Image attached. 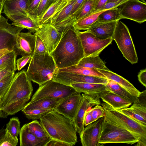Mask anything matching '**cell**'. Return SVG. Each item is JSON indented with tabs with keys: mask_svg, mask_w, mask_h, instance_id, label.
I'll use <instances>...</instances> for the list:
<instances>
[{
	"mask_svg": "<svg viewBox=\"0 0 146 146\" xmlns=\"http://www.w3.org/2000/svg\"><path fill=\"white\" fill-rule=\"evenodd\" d=\"M63 99L44 98L29 102L22 110L36 109L53 110Z\"/></svg>",
	"mask_w": 146,
	"mask_h": 146,
	"instance_id": "27",
	"label": "cell"
},
{
	"mask_svg": "<svg viewBox=\"0 0 146 146\" xmlns=\"http://www.w3.org/2000/svg\"><path fill=\"white\" fill-rule=\"evenodd\" d=\"M121 19L118 7L106 10L99 15L98 22L119 20Z\"/></svg>",
	"mask_w": 146,
	"mask_h": 146,
	"instance_id": "33",
	"label": "cell"
},
{
	"mask_svg": "<svg viewBox=\"0 0 146 146\" xmlns=\"http://www.w3.org/2000/svg\"><path fill=\"white\" fill-rule=\"evenodd\" d=\"M112 38L126 59L132 64L138 62V57L129 30L122 22H117Z\"/></svg>",
	"mask_w": 146,
	"mask_h": 146,
	"instance_id": "7",
	"label": "cell"
},
{
	"mask_svg": "<svg viewBox=\"0 0 146 146\" xmlns=\"http://www.w3.org/2000/svg\"><path fill=\"white\" fill-rule=\"evenodd\" d=\"M16 58L0 66V80L5 76L17 70Z\"/></svg>",
	"mask_w": 146,
	"mask_h": 146,
	"instance_id": "35",
	"label": "cell"
},
{
	"mask_svg": "<svg viewBox=\"0 0 146 146\" xmlns=\"http://www.w3.org/2000/svg\"><path fill=\"white\" fill-rule=\"evenodd\" d=\"M58 69L61 71L83 75L95 76L107 79L106 77L97 69L78 67L74 65L62 69L58 68Z\"/></svg>",
	"mask_w": 146,
	"mask_h": 146,
	"instance_id": "31",
	"label": "cell"
},
{
	"mask_svg": "<svg viewBox=\"0 0 146 146\" xmlns=\"http://www.w3.org/2000/svg\"><path fill=\"white\" fill-rule=\"evenodd\" d=\"M82 99L80 105L73 122L77 132L80 135L84 129V117L87 110L101 104L100 97L96 95L82 94Z\"/></svg>",
	"mask_w": 146,
	"mask_h": 146,
	"instance_id": "15",
	"label": "cell"
},
{
	"mask_svg": "<svg viewBox=\"0 0 146 146\" xmlns=\"http://www.w3.org/2000/svg\"><path fill=\"white\" fill-rule=\"evenodd\" d=\"M140 138V136L107 121L104 116L98 141L102 146L109 143H121L132 145L137 143Z\"/></svg>",
	"mask_w": 146,
	"mask_h": 146,
	"instance_id": "5",
	"label": "cell"
},
{
	"mask_svg": "<svg viewBox=\"0 0 146 146\" xmlns=\"http://www.w3.org/2000/svg\"><path fill=\"white\" fill-rule=\"evenodd\" d=\"M17 57L15 52L13 50L9 52L0 58V66L8 62Z\"/></svg>",
	"mask_w": 146,
	"mask_h": 146,
	"instance_id": "45",
	"label": "cell"
},
{
	"mask_svg": "<svg viewBox=\"0 0 146 146\" xmlns=\"http://www.w3.org/2000/svg\"><path fill=\"white\" fill-rule=\"evenodd\" d=\"M54 0H41L36 13L37 18L42 15Z\"/></svg>",
	"mask_w": 146,
	"mask_h": 146,
	"instance_id": "43",
	"label": "cell"
},
{
	"mask_svg": "<svg viewBox=\"0 0 146 146\" xmlns=\"http://www.w3.org/2000/svg\"><path fill=\"white\" fill-rule=\"evenodd\" d=\"M92 114V108H90L86 111L84 115V126H86L93 122Z\"/></svg>",
	"mask_w": 146,
	"mask_h": 146,
	"instance_id": "47",
	"label": "cell"
},
{
	"mask_svg": "<svg viewBox=\"0 0 146 146\" xmlns=\"http://www.w3.org/2000/svg\"><path fill=\"white\" fill-rule=\"evenodd\" d=\"M119 21L102 23L98 22L87 30L101 39L112 37Z\"/></svg>",
	"mask_w": 146,
	"mask_h": 146,
	"instance_id": "19",
	"label": "cell"
},
{
	"mask_svg": "<svg viewBox=\"0 0 146 146\" xmlns=\"http://www.w3.org/2000/svg\"><path fill=\"white\" fill-rule=\"evenodd\" d=\"M81 93L77 92L64 99L54 110L73 121L82 101Z\"/></svg>",
	"mask_w": 146,
	"mask_h": 146,
	"instance_id": "13",
	"label": "cell"
},
{
	"mask_svg": "<svg viewBox=\"0 0 146 146\" xmlns=\"http://www.w3.org/2000/svg\"><path fill=\"white\" fill-rule=\"evenodd\" d=\"M68 0H54L43 14L37 18L38 24L39 25L50 23L51 17L67 3Z\"/></svg>",
	"mask_w": 146,
	"mask_h": 146,
	"instance_id": "26",
	"label": "cell"
},
{
	"mask_svg": "<svg viewBox=\"0 0 146 146\" xmlns=\"http://www.w3.org/2000/svg\"><path fill=\"white\" fill-rule=\"evenodd\" d=\"M19 135L21 146H44L46 143L36 137L30 131L27 123L21 128Z\"/></svg>",
	"mask_w": 146,
	"mask_h": 146,
	"instance_id": "24",
	"label": "cell"
},
{
	"mask_svg": "<svg viewBox=\"0 0 146 146\" xmlns=\"http://www.w3.org/2000/svg\"><path fill=\"white\" fill-rule=\"evenodd\" d=\"M102 105L105 111L104 117L107 121L140 136L139 140L146 143V126L124 114L119 110L114 109L105 102Z\"/></svg>",
	"mask_w": 146,
	"mask_h": 146,
	"instance_id": "6",
	"label": "cell"
},
{
	"mask_svg": "<svg viewBox=\"0 0 146 146\" xmlns=\"http://www.w3.org/2000/svg\"><path fill=\"white\" fill-rule=\"evenodd\" d=\"M72 145L59 140L51 139L44 146H72Z\"/></svg>",
	"mask_w": 146,
	"mask_h": 146,
	"instance_id": "48",
	"label": "cell"
},
{
	"mask_svg": "<svg viewBox=\"0 0 146 146\" xmlns=\"http://www.w3.org/2000/svg\"><path fill=\"white\" fill-rule=\"evenodd\" d=\"M117 7L121 19H127L139 23L146 21V3L139 0H128Z\"/></svg>",
	"mask_w": 146,
	"mask_h": 146,
	"instance_id": "10",
	"label": "cell"
},
{
	"mask_svg": "<svg viewBox=\"0 0 146 146\" xmlns=\"http://www.w3.org/2000/svg\"><path fill=\"white\" fill-rule=\"evenodd\" d=\"M30 31L17 34L15 38L13 50L17 56H22L33 54L35 49V36Z\"/></svg>",
	"mask_w": 146,
	"mask_h": 146,
	"instance_id": "16",
	"label": "cell"
},
{
	"mask_svg": "<svg viewBox=\"0 0 146 146\" xmlns=\"http://www.w3.org/2000/svg\"><path fill=\"white\" fill-rule=\"evenodd\" d=\"M139 81L145 87H146V69L141 70L138 75Z\"/></svg>",
	"mask_w": 146,
	"mask_h": 146,
	"instance_id": "49",
	"label": "cell"
},
{
	"mask_svg": "<svg viewBox=\"0 0 146 146\" xmlns=\"http://www.w3.org/2000/svg\"><path fill=\"white\" fill-rule=\"evenodd\" d=\"M84 0H76L74 5L70 16L75 13L83 3Z\"/></svg>",
	"mask_w": 146,
	"mask_h": 146,
	"instance_id": "51",
	"label": "cell"
},
{
	"mask_svg": "<svg viewBox=\"0 0 146 146\" xmlns=\"http://www.w3.org/2000/svg\"><path fill=\"white\" fill-rule=\"evenodd\" d=\"M119 0H108L107 3H115L117 2Z\"/></svg>",
	"mask_w": 146,
	"mask_h": 146,
	"instance_id": "56",
	"label": "cell"
},
{
	"mask_svg": "<svg viewBox=\"0 0 146 146\" xmlns=\"http://www.w3.org/2000/svg\"><path fill=\"white\" fill-rule=\"evenodd\" d=\"M61 34L59 42L50 54L58 69L76 65L84 57L80 39L73 25L65 28Z\"/></svg>",
	"mask_w": 146,
	"mask_h": 146,
	"instance_id": "2",
	"label": "cell"
},
{
	"mask_svg": "<svg viewBox=\"0 0 146 146\" xmlns=\"http://www.w3.org/2000/svg\"><path fill=\"white\" fill-rule=\"evenodd\" d=\"M100 98L104 102L115 109L120 110L129 107L132 103L112 92L108 91L102 95Z\"/></svg>",
	"mask_w": 146,
	"mask_h": 146,
	"instance_id": "23",
	"label": "cell"
},
{
	"mask_svg": "<svg viewBox=\"0 0 146 146\" xmlns=\"http://www.w3.org/2000/svg\"><path fill=\"white\" fill-rule=\"evenodd\" d=\"M33 34L35 36V43L34 53L38 54H44L47 51L44 44L38 36Z\"/></svg>",
	"mask_w": 146,
	"mask_h": 146,
	"instance_id": "42",
	"label": "cell"
},
{
	"mask_svg": "<svg viewBox=\"0 0 146 146\" xmlns=\"http://www.w3.org/2000/svg\"><path fill=\"white\" fill-rule=\"evenodd\" d=\"M41 0H28V11L30 16L37 21L36 13Z\"/></svg>",
	"mask_w": 146,
	"mask_h": 146,
	"instance_id": "39",
	"label": "cell"
},
{
	"mask_svg": "<svg viewBox=\"0 0 146 146\" xmlns=\"http://www.w3.org/2000/svg\"><path fill=\"white\" fill-rule=\"evenodd\" d=\"M40 123L51 139L73 146L77 142L73 121L54 110L40 117Z\"/></svg>",
	"mask_w": 146,
	"mask_h": 146,
	"instance_id": "3",
	"label": "cell"
},
{
	"mask_svg": "<svg viewBox=\"0 0 146 146\" xmlns=\"http://www.w3.org/2000/svg\"><path fill=\"white\" fill-rule=\"evenodd\" d=\"M18 142L17 137L13 136L9 131L6 130L4 136L0 141V146H16Z\"/></svg>",
	"mask_w": 146,
	"mask_h": 146,
	"instance_id": "38",
	"label": "cell"
},
{
	"mask_svg": "<svg viewBox=\"0 0 146 146\" xmlns=\"http://www.w3.org/2000/svg\"><path fill=\"white\" fill-rule=\"evenodd\" d=\"M106 86L107 91L117 94L131 102L132 104L138 102V97L131 95L127 90L114 81L109 80Z\"/></svg>",
	"mask_w": 146,
	"mask_h": 146,
	"instance_id": "29",
	"label": "cell"
},
{
	"mask_svg": "<svg viewBox=\"0 0 146 146\" xmlns=\"http://www.w3.org/2000/svg\"><path fill=\"white\" fill-rule=\"evenodd\" d=\"M128 0H119L117 2L115 3H107L100 9V11H103L105 10L108 9H110L117 7L122 3H123ZM144 3H146L145 0H139Z\"/></svg>",
	"mask_w": 146,
	"mask_h": 146,
	"instance_id": "46",
	"label": "cell"
},
{
	"mask_svg": "<svg viewBox=\"0 0 146 146\" xmlns=\"http://www.w3.org/2000/svg\"><path fill=\"white\" fill-rule=\"evenodd\" d=\"M28 0H5L3 13L6 15H23L31 18L28 13Z\"/></svg>",
	"mask_w": 146,
	"mask_h": 146,
	"instance_id": "18",
	"label": "cell"
},
{
	"mask_svg": "<svg viewBox=\"0 0 146 146\" xmlns=\"http://www.w3.org/2000/svg\"><path fill=\"white\" fill-rule=\"evenodd\" d=\"M137 144L136 145L137 146H146V143L139 140L137 143Z\"/></svg>",
	"mask_w": 146,
	"mask_h": 146,
	"instance_id": "54",
	"label": "cell"
},
{
	"mask_svg": "<svg viewBox=\"0 0 146 146\" xmlns=\"http://www.w3.org/2000/svg\"><path fill=\"white\" fill-rule=\"evenodd\" d=\"M108 0H96L94 11H100L107 3Z\"/></svg>",
	"mask_w": 146,
	"mask_h": 146,
	"instance_id": "50",
	"label": "cell"
},
{
	"mask_svg": "<svg viewBox=\"0 0 146 146\" xmlns=\"http://www.w3.org/2000/svg\"><path fill=\"white\" fill-rule=\"evenodd\" d=\"M52 110L36 109L22 110L26 117L29 119H39L41 116L52 111Z\"/></svg>",
	"mask_w": 146,
	"mask_h": 146,
	"instance_id": "37",
	"label": "cell"
},
{
	"mask_svg": "<svg viewBox=\"0 0 146 146\" xmlns=\"http://www.w3.org/2000/svg\"><path fill=\"white\" fill-rule=\"evenodd\" d=\"M76 0H68L66 5L51 18L50 23L54 27L70 16Z\"/></svg>",
	"mask_w": 146,
	"mask_h": 146,
	"instance_id": "30",
	"label": "cell"
},
{
	"mask_svg": "<svg viewBox=\"0 0 146 146\" xmlns=\"http://www.w3.org/2000/svg\"><path fill=\"white\" fill-rule=\"evenodd\" d=\"M106 10L94 11L76 20L73 25L74 29L77 31L88 29L98 22L99 15Z\"/></svg>",
	"mask_w": 146,
	"mask_h": 146,
	"instance_id": "25",
	"label": "cell"
},
{
	"mask_svg": "<svg viewBox=\"0 0 146 146\" xmlns=\"http://www.w3.org/2000/svg\"><path fill=\"white\" fill-rule=\"evenodd\" d=\"M32 56L31 55L23 56L16 60L17 69L19 71L27 63H29Z\"/></svg>",
	"mask_w": 146,
	"mask_h": 146,
	"instance_id": "44",
	"label": "cell"
},
{
	"mask_svg": "<svg viewBox=\"0 0 146 146\" xmlns=\"http://www.w3.org/2000/svg\"><path fill=\"white\" fill-rule=\"evenodd\" d=\"M6 16L13 22L12 25L27 29L32 33H35L40 26L36 21L29 16L14 15H7Z\"/></svg>",
	"mask_w": 146,
	"mask_h": 146,
	"instance_id": "21",
	"label": "cell"
},
{
	"mask_svg": "<svg viewBox=\"0 0 146 146\" xmlns=\"http://www.w3.org/2000/svg\"><path fill=\"white\" fill-rule=\"evenodd\" d=\"M105 115V111L104 108L100 105H96L92 108V115L93 122L104 117Z\"/></svg>",
	"mask_w": 146,
	"mask_h": 146,
	"instance_id": "41",
	"label": "cell"
},
{
	"mask_svg": "<svg viewBox=\"0 0 146 146\" xmlns=\"http://www.w3.org/2000/svg\"><path fill=\"white\" fill-rule=\"evenodd\" d=\"M104 116L88 125L80 135L83 146H101L99 143L100 135Z\"/></svg>",
	"mask_w": 146,
	"mask_h": 146,
	"instance_id": "17",
	"label": "cell"
},
{
	"mask_svg": "<svg viewBox=\"0 0 146 146\" xmlns=\"http://www.w3.org/2000/svg\"><path fill=\"white\" fill-rule=\"evenodd\" d=\"M84 52V57L99 55L113 40L112 37L100 39L87 30L77 31Z\"/></svg>",
	"mask_w": 146,
	"mask_h": 146,
	"instance_id": "9",
	"label": "cell"
},
{
	"mask_svg": "<svg viewBox=\"0 0 146 146\" xmlns=\"http://www.w3.org/2000/svg\"><path fill=\"white\" fill-rule=\"evenodd\" d=\"M76 91L81 93L100 97L107 92L106 85L100 84L89 83H75L70 84Z\"/></svg>",
	"mask_w": 146,
	"mask_h": 146,
	"instance_id": "20",
	"label": "cell"
},
{
	"mask_svg": "<svg viewBox=\"0 0 146 146\" xmlns=\"http://www.w3.org/2000/svg\"><path fill=\"white\" fill-rule=\"evenodd\" d=\"M76 92L70 86L51 80L39 86L30 102L44 98L64 99Z\"/></svg>",
	"mask_w": 146,
	"mask_h": 146,
	"instance_id": "8",
	"label": "cell"
},
{
	"mask_svg": "<svg viewBox=\"0 0 146 146\" xmlns=\"http://www.w3.org/2000/svg\"><path fill=\"white\" fill-rule=\"evenodd\" d=\"M27 124L30 131L38 138L46 142V143L51 139L40 122L37 119Z\"/></svg>",
	"mask_w": 146,
	"mask_h": 146,
	"instance_id": "32",
	"label": "cell"
},
{
	"mask_svg": "<svg viewBox=\"0 0 146 146\" xmlns=\"http://www.w3.org/2000/svg\"><path fill=\"white\" fill-rule=\"evenodd\" d=\"M33 90L31 80L25 69L15 74L0 98V117L6 118L22 110L28 104Z\"/></svg>",
	"mask_w": 146,
	"mask_h": 146,
	"instance_id": "1",
	"label": "cell"
},
{
	"mask_svg": "<svg viewBox=\"0 0 146 146\" xmlns=\"http://www.w3.org/2000/svg\"></svg>",
	"mask_w": 146,
	"mask_h": 146,
	"instance_id": "58",
	"label": "cell"
},
{
	"mask_svg": "<svg viewBox=\"0 0 146 146\" xmlns=\"http://www.w3.org/2000/svg\"><path fill=\"white\" fill-rule=\"evenodd\" d=\"M57 68L53 58L48 52L42 54L34 53L26 72L31 81L40 86L52 80Z\"/></svg>",
	"mask_w": 146,
	"mask_h": 146,
	"instance_id": "4",
	"label": "cell"
},
{
	"mask_svg": "<svg viewBox=\"0 0 146 146\" xmlns=\"http://www.w3.org/2000/svg\"><path fill=\"white\" fill-rule=\"evenodd\" d=\"M108 80L114 81L127 90L132 95L138 97L141 92L128 81L110 70L97 69Z\"/></svg>",
	"mask_w": 146,
	"mask_h": 146,
	"instance_id": "22",
	"label": "cell"
},
{
	"mask_svg": "<svg viewBox=\"0 0 146 146\" xmlns=\"http://www.w3.org/2000/svg\"><path fill=\"white\" fill-rule=\"evenodd\" d=\"M7 48H4L0 50V58L6 54L11 52Z\"/></svg>",
	"mask_w": 146,
	"mask_h": 146,
	"instance_id": "52",
	"label": "cell"
},
{
	"mask_svg": "<svg viewBox=\"0 0 146 146\" xmlns=\"http://www.w3.org/2000/svg\"><path fill=\"white\" fill-rule=\"evenodd\" d=\"M67 86L75 83L100 84L106 85L108 82L107 79L100 77L85 75L59 71H55L52 80Z\"/></svg>",
	"mask_w": 146,
	"mask_h": 146,
	"instance_id": "11",
	"label": "cell"
},
{
	"mask_svg": "<svg viewBox=\"0 0 146 146\" xmlns=\"http://www.w3.org/2000/svg\"><path fill=\"white\" fill-rule=\"evenodd\" d=\"M122 113L137 121L146 126V119L142 116L141 113L132 106L130 107L119 110Z\"/></svg>",
	"mask_w": 146,
	"mask_h": 146,
	"instance_id": "34",
	"label": "cell"
},
{
	"mask_svg": "<svg viewBox=\"0 0 146 146\" xmlns=\"http://www.w3.org/2000/svg\"><path fill=\"white\" fill-rule=\"evenodd\" d=\"M5 131V129H2L0 130V141L4 136Z\"/></svg>",
	"mask_w": 146,
	"mask_h": 146,
	"instance_id": "53",
	"label": "cell"
},
{
	"mask_svg": "<svg viewBox=\"0 0 146 146\" xmlns=\"http://www.w3.org/2000/svg\"><path fill=\"white\" fill-rule=\"evenodd\" d=\"M41 39L50 54L54 49L61 37V33L50 23L40 25L34 33Z\"/></svg>",
	"mask_w": 146,
	"mask_h": 146,
	"instance_id": "14",
	"label": "cell"
},
{
	"mask_svg": "<svg viewBox=\"0 0 146 146\" xmlns=\"http://www.w3.org/2000/svg\"><path fill=\"white\" fill-rule=\"evenodd\" d=\"M23 29L14 26L8 22V19L0 16V50L7 48L13 50L17 35Z\"/></svg>",
	"mask_w": 146,
	"mask_h": 146,
	"instance_id": "12",
	"label": "cell"
},
{
	"mask_svg": "<svg viewBox=\"0 0 146 146\" xmlns=\"http://www.w3.org/2000/svg\"><path fill=\"white\" fill-rule=\"evenodd\" d=\"M15 74V72L9 74L0 80V98L1 97L9 86Z\"/></svg>",
	"mask_w": 146,
	"mask_h": 146,
	"instance_id": "40",
	"label": "cell"
},
{
	"mask_svg": "<svg viewBox=\"0 0 146 146\" xmlns=\"http://www.w3.org/2000/svg\"><path fill=\"white\" fill-rule=\"evenodd\" d=\"M4 2L0 3V16L1 15V13H2L3 9Z\"/></svg>",
	"mask_w": 146,
	"mask_h": 146,
	"instance_id": "55",
	"label": "cell"
},
{
	"mask_svg": "<svg viewBox=\"0 0 146 146\" xmlns=\"http://www.w3.org/2000/svg\"><path fill=\"white\" fill-rule=\"evenodd\" d=\"M21 129L20 122L17 117H13L10 119L9 121L6 124L5 129L15 137H18Z\"/></svg>",
	"mask_w": 146,
	"mask_h": 146,
	"instance_id": "36",
	"label": "cell"
},
{
	"mask_svg": "<svg viewBox=\"0 0 146 146\" xmlns=\"http://www.w3.org/2000/svg\"><path fill=\"white\" fill-rule=\"evenodd\" d=\"M75 66L78 67L110 70L99 55L84 57Z\"/></svg>",
	"mask_w": 146,
	"mask_h": 146,
	"instance_id": "28",
	"label": "cell"
},
{
	"mask_svg": "<svg viewBox=\"0 0 146 146\" xmlns=\"http://www.w3.org/2000/svg\"><path fill=\"white\" fill-rule=\"evenodd\" d=\"M5 0H0V3L4 2Z\"/></svg>",
	"mask_w": 146,
	"mask_h": 146,
	"instance_id": "57",
	"label": "cell"
}]
</instances>
